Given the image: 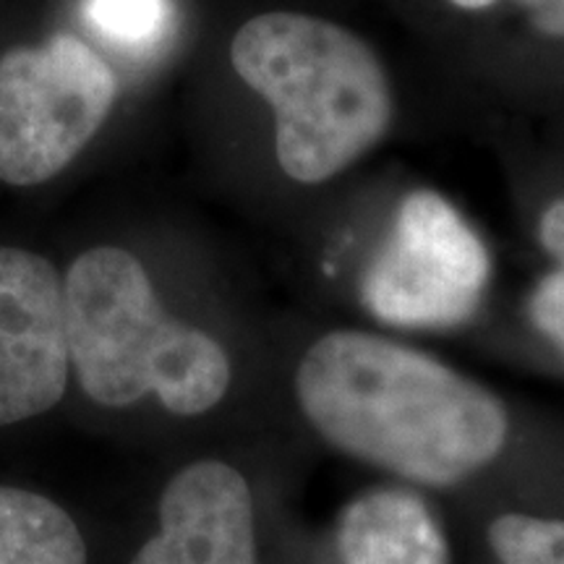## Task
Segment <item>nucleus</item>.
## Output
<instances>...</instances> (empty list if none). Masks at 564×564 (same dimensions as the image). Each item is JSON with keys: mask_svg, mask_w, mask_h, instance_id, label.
<instances>
[{"mask_svg": "<svg viewBox=\"0 0 564 564\" xmlns=\"http://www.w3.org/2000/svg\"><path fill=\"white\" fill-rule=\"evenodd\" d=\"M306 419L340 453L423 486H453L502 453L505 405L384 337L329 333L295 373Z\"/></svg>", "mask_w": 564, "mask_h": 564, "instance_id": "f257e3e1", "label": "nucleus"}, {"mask_svg": "<svg viewBox=\"0 0 564 564\" xmlns=\"http://www.w3.org/2000/svg\"><path fill=\"white\" fill-rule=\"evenodd\" d=\"M63 295L70 364L95 403L126 408L154 394L175 415H199L228 392L220 343L167 314L133 253L112 246L82 253Z\"/></svg>", "mask_w": 564, "mask_h": 564, "instance_id": "f03ea898", "label": "nucleus"}, {"mask_svg": "<svg viewBox=\"0 0 564 564\" xmlns=\"http://www.w3.org/2000/svg\"><path fill=\"white\" fill-rule=\"evenodd\" d=\"M238 76L272 105L280 167L333 178L369 152L392 118L390 84L356 34L301 13H262L230 47Z\"/></svg>", "mask_w": 564, "mask_h": 564, "instance_id": "7ed1b4c3", "label": "nucleus"}, {"mask_svg": "<svg viewBox=\"0 0 564 564\" xmlns=\"http://www.w3.org/2000/svg\"><path fill=\"white\" fill-rule=\"evenodd\" d=\"M116 76L87 42L58 34L0 61V181L34 186L58 175L105 123Z\"/></svg>", "mask_w": 564, "mask_h": 564, "instance_id": "20e7f679", "label": "nucleus"}, {"mask_svg": "<svg viewBox=\"0 0 564 564\" xmlns=\"http://www.w3.org/2000/svg\"><path fill=\"white\" fill-rule=\"evenodd\" d=\"M489 259L476 232L440 194L400 204L384 249L364 282L366 306L400 327H449L476 312Z\"/></svg>", "mask_w": 564, "mask_h": 564, "instance_id": "39448f33", "label": "nucleus"}, {"mask_svg": "<svg viewBox=\"0 0 564 564\" xmlns=\"http://www.w3.org/2000/svg\"><path fill=\"white\" fill-rule=\"evenodd\" d=\"M66 295L47 259L0 246V426L40 415L68 382Z\"/></svg>", "mask_w": 564, "mask_h": 564, "instance_id": "423d86ee", "label": "nucleus"}, {"mask_svg": "<svg viewBox=\"0 0 564 564\" xmlns=\"http://www.w3.org/2000/svg\"><path fill=\"white\" fill-rule=\"evenodd\" d=\"M131 564H259L246 478L217 460L183 468L162 491L160 533Z\"/></svg>", "mask_w": 564, "mask_h": 564, "instance_id": "0eeeda50", "label": "nucleus"}, {"mask_svg": "<svg viewBox=\"0 0 564 564\" xmlns=\"http://www.w3.org/2000/svg\"><path fill=\"white\" fill-rule=\"evenodd\" d=\"M343 564H447L432 510L411 491L377 489L340 514Z\"/></svg>", "mask_w": 564, "mask_h": 564, "instance_id": "6e6552de", "label": "nucleus"}, {"mask_svg": "<svg viewBox=\"0 0 564 564\" xmlns=\"http://www.w3.org/2000/svg\"><path fill=\"white\" fill-rule=\"evenodd\" d=\"M0 564H87V549L53 499L0 486Z\"/></svg>", "mask_w": 564, "mask_h": 564, "instance_id": "1a4fd4ad", "label": "nucleus"}, {"mask_svg": "<svg viewBox=\"0 0 564 564\" xmlns=\"http://www.w3.org/2000/svg\"><path fill=\"white\" fill-rule=\"evenodd\" d=\"M82 21L116 51L158 53L171 37L173 0H82Z\"/></svg>", "mask_w": 564, "mask_h": 564, "instance_id": "9d476101", "label": "nucleus"}, {"mask_svg": "<svg viewBox=\"0 0 564 564\" xmlns=\"http://www.w3.org/2000/svg\"><path fill=\"white\" fill-rule=\"evenodd\" d=\"M499 564H564V520L502 514L489 528Z\"/></svg>", "mask_w": 564, "mask_h": 564, "instance_id": "9b49d317", "label": "nucleus"}, {"mask_svg": "<svg viewBox=\"0 0 564 564\" xmlns=\"http://www.w3.org/2000/svg\"><path fill=\"white\" fill-rule=\"evenodd\" d=\"M535 327L564 352V270L549 274L531 299Z\"/></svg>", "mask_w": 564, "mask_h": 564, "instance_id": "f8f14e48", "label": "nucleus"}, {"mask_svg": "<svg viewBox=\"0 0 564 564\" xmlns=\"http://www.w3.org/2000/svg\"><path fill=\"white\" fill-rule=\"evenodd\" d=\"M541 241L546 251L564 264V199L546 209L544 223H541Z\"/></svg>", "mask_w": 564, "mask_h": 564, "instance_id": "ddd939ff", "label": "nucleus"}, {"mask_svg": "<svg viewBox=\"0 0 564 564\" xmlns=\"http://www.w3.org/2000/svg\"><path fill=\"white\" fill-rule=\"evenodd\" d=\"M539 24L546 32L564 34V0H549L544 9L539 11Z\"/></svg>", "mask_w": 564, "mask_h": 564, "instance_id": "4468645a", "label": "nucleus"}, {"mask_svg": "<svg viewBox=\"0 0 564 564\" xmlns=\"http://www.w3.org/2000/svg\"><path fill=\"white\" fill-rule=\"evenodd\" d=\"M455 3L463 6V9H486L494 0H455Z\"/></svg>", "mask_w": 564, "mask_h": 564, "instance_id": "2eb2a0df", "label": "nucleus"}]
</instances>
